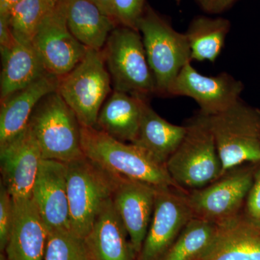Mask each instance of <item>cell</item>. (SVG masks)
Here are the masks:
<instances>
[{"mask_svg": "<svg viewBox=\"0 0 260 260\" xmlns=\"http://www.w3.org/2000/svg\"><path fill=\"white\" fill-rule=\"evenodd\" d=\"M148 99L114 90L102 106L95 127L114 139L134 143Z\"/></svg>", "mask_w": 260, "mask_h": 260, "instance_id": "20", "label": "cell"}, {"mask_svg": "<svg viewBox=\"0 0 260 260\" xmlns=\"http://www.w3.org/2000/svg\"><path fill=\"white\" fill-rule=\"evenodd\" d=\"M42 159V150L28 125L14 138L0 145L1 182L13 199L31 196Z\"/></svg>", "mask_w": 260, "mask_h": 260, "instance_id": "13", "label": "cell"}, {"mask_svg": "<svg viewBox=\"0 0 260 260\" xmlns=\"http://www.w3.org/2000/svg\"><path fill=\"white\" fill-rule=\"evenodd\" d=\"M244 213L254 221L260 223V170L246 198Z\"/></svg>", "mask_w": 260, "mask_h": 260, "instance_id": "30", "label": "cell"}, {"mask_svg": "<svg viewBox=\"0 0 260 260\" xmlns=\"http://www.w3.org/2000/svg\"><path fill=\"white\" fill-rule=\"evenodd\" d=\"M43 159L68 164L83 158L80 125L74 112L64 99L54 92L38 104L29 120Z\"/></svg>", "mask_w": 260, "mask_h": 260, "instance_id": "5", "label": "cell"}, {"mask_svg": "<svg viewBox=\"0 0 260 260\" xmlns=\"http://www.w3.org/2000/svg\"><path fill=\"white\" fill-rule=\"evenodd\" d=\"M189 190L158 189L151 221L138 260H162L188 222L194 217Z\"/></svg>", "mask_w": 260, "mask_h": 260, "instance_id": "10", "label": "cell"}, {"mask_svg": "<svg viewBox=\"0 0 260 260\" xmlns=\"http://www.w3.org/2000/svg\"><path fill=\"white\" fill-rule=\"evenodd\" d=\"M1 102L48 73L42 58L30 41L20 40L16 38L12 47L1 51Z\"/></svg>", "mask_w": 260, "mask_h": 260, "instance_id": "21", "label": "cell"}, {"mask_svg": "<svg viewBox=\"0 0 260 260\" xmlns=\"http://www.w3.org/2000/svg\"><path fill=\"white\" fill-rule=\"evenodd\" d=\"M59 78L47 73L26 88L1 102L0 145L14 138L28 126L38 104L46 95L57 91Z\"/></svg>", "mask_w": 260, "mask_h": 260, "instance_id": "18", "label": "cell"}, {"mask_svg": "<svg viewBox=\"0 0 260 260\" xmlns=\"http://www.w3.org/2000/svg\"><path fill=\"white\" fill-rule=\"evenodd\" d=\"M156 87V95L169 97V90L181 70L191 62V51L185 32L146 5L137 25Z\"/></svg>", "mask_w": 260, "mask_h": 260, "instance_id": "3", "label": "cell"}, {"mask_svg": "<svg viewBox=\"0 0 260 260\" xmlns=\"http://www.w3.org/2000/svg\"><path fill=\"white\" fill-rule=\"evenodd\" d=\"M202 9L211 14H219L229 9L237 0H195Z\"/></svg>", "mask_w": 260, "mask_h": 260, "instance_id": "31", "label": "cell"}, {"mask_svg": "<svg viewBox=\"0 0 260 260\" xmlns=\"http://www.w3.org/2000/svg\"><path fill=\"white\" fill-rule=\"evenodd\" d=\"M243 166L231 169L209 185L189 191L188 201L195 218L220 225L242 213L256 176Z\"/></svg>", "mask_w": 260, "mask_h": 260, "instance_id": "9", "label": "cell"}, {"mask_svg": "<svg viewBox=\"0 0 260 260\" xmlns=\"http://www.w3.org/2000/svg\"><path fill=\"white\" fill-rule=\"evenodd\" d=\"M119 25L137 29L138 20L144 12L145 0H114Z\"/></svg>", "mask_w": 260, "mask_h": 260, "instance_id": "29", "label": "cell"}, {"mask_svg": "<svg viewBox=\"0 0 260 260\" xmlns=\"http://www.w3.org/2000/svg\"><path fill=\"white\" fill-rule=\"evenodd\" d=\"M80 140L84 155L113 174L158 189L186 190L174 181L165 166L137 145L114 139L96 127L82 126Z\"/></svg>", "mask_w": 260, "mask_h": 260, "instance_id": "1", "label": "cell"}, {"mask_svg": "<svg viewBox=\"0 0 260 260\" xmlns=\"http://www.w3.org/2000/svg\"><path fill=\"white\" fill-rule=\"evenodd\" d=\"M14 220V203L9 191L0 186V249L5 251L9 241Z\"/></svg>", "mask_w": 260, "mask_h": 260, "instance_id": "28", "label": "cell"}, {"mask_svg": "<svg viewBox=\"0 0 260 260\" xmlns=\"http://www.w3.org/2000/svg\"><path fill=\"white\" fill-rule=\"evenodd\" d=\"M20 1L21 0H0V16L9 18L12 10Z\"/></svg>", "mask_w": 260, "mask_h": 260, "instance_id": "34", "label": "cell"}, {"mask_svg": "<svg viewBox=\"0 0 260 260\" xmlns=\"http://www.w3.org/2000/svg\"><path fill=\"white\" fill-rule=\"evenodd\" d=\"M111 85L102 51L88 48L74 69L59 78L57 93L74 112L80 125L95 127L101 109L111 93Z\"/></svg>", "mask_w": 260, "mask_h": 260, "instance_id": "8", "label": "cell"}, {"mask_svg": "<svg viewBox=\"0 0 260 260\" xmlns=\"http://www.w3.org/2000/svg\"><path fill=\"white\" fill-rule=\"evenodd\" d=\"M31 198L49 232L70 230L68 168L65 162L42 159Z\"/></svg>", "mask_w": 260, "mask_h": 260, "instance_id": "14", "label": "cell"}, {"mask_svg": "<svg viewBox=\"0 0 260 260\" xmlns=\"http://www.w3.org/2000/svg\"><path fill=\"white\" fill-rule=\"evenodd\" d=\"M67 23L70 32L88 49L102 51L116 27L113 19L91 0H64Z\"/></svg>", "mask_w": 260, "mask_h": 260, "instance_id": "22", "label": "cell"}, {"mask_svg": "<svg viewBox=\"0 0 260 260\" xmlns=\"http://www.w3.org/2000/svg\"><path fill=\"white\" fill-rule=\"evenodd\" d=\"M218 232L217 224L193 217L162 260H203Z\"/></svg>", "mask_w": 260, "mask_h": 260, "instance_id": "25", "label": "cell"}, {"mask_svg": "<svg viewBox=\"0 0 260 260\" xmlns=\"http://www.w3.org/2000/svg\"><path fill=\"white\" fill-rule=\"evenodd\" d=\"M16 41L8 18L0 16V51H4L12 47Z\"/></svg>", "mask_w": 260, "mask_h": 260, "instance_id": "32", "label": "cell"}, {"mask_svg": "<svg viewBox=\"0 0 260 260\" xmlns=\"http://www.w3.org/2000/svg\"><path fill=\"white\" fill-rule=\"evenodd\" d=\"M223 175L246 162H260V111L242 99L223 112L208 116Z\"/></svg>", "mask_w": 260, "mask_h": 260, "instance_id": "6", "label": "cell"}, {"mask_svg": "<svg viewBox=\"0 0 260 260\" xmlns=\"http://www.w3.org/2000/svg\"><path fill=\"white\" fill-rule=\"evenodd\" d=\"M186 126L172 124L157 114L149 103L145 106L139 133L133 144L143 148L158 164L165 166L179 148Z\"/></svg>", "mask_w": 260, "mask_h": 260, "instance_id": "23", "label": "cell"}, {"mask_svg": "<svg viewBox=\"0 0 260 260\" xmlns=\"http://www.w3.org/2000/svg\"><path fill=\"white\" fill-rule=\"evenodd\" d=\"M84 239L90 260H138L112 198L103 205Z\"/></svg>", "mask_w": 260, "mask_h": 260, "instance_id": "17", "label": "cell"}, {"mask_svg": "<svg viewBox=\"0 0 260 260\" xmlns=\"http://www.w3.org/2000/svg\"><path fill=\"white\" fill-rule=\"evenodd\" d=\"M91 1H93L99 7V9L102 10L104 14L113 19L118 24L117 20H116L114 0H91Z\"/></svg>", "mask_w": 260, "mask_h": 260, "instance_id": "33", "label": "cell"}, {"mask_svg": "<svg viewBox=\"0 0 260 260\" xmlns=\"http://www.w3.org/2000/svg\"><path fill=\"white\" fill-rule=\"evenodd\" d=\"M244 85L227 73L206 76L191 62L181 70L173 83L169 97L186 96L193 99L200 112L212 116L223 112L241 99Z\"/></svg>", "mask_w": 260, "mask_h": 260, "instance_id": "12", "label": "cell"}, {"mask_svg": "<svg viewBox=\"0 0 260 260\" xmlns=\"http://www.w3.org/2000/svg\"><path fill=\"white\" fill-rule=\"evenodd\" d=\"M0 260H9L8 258L7 257L6 254H1L0 255Z\"/></svg>", "mask_w": 260, "mask_h": 260, "instance_id": "35", "label": "cell"}, {"mask_svg": "<svg viewBox=\"0 0 260 260\" xmlns=\"http://www.w3.org/2000/svg\"><path fill=\"white\" fill-rule=\"evenodd\" d=\"M43 260H90L85 239L70 230L49 232Z\"/></svg>", "mask_w": 260, "mask_h": 260, "instance_id": "27", "label": "cell"}, {"mask_svg": "<svg viewBox=\"0 0 260 260\" xmlns=\"http://www.w3.org/2000/svg\"><path fill=\"white\" fill-rule=\"evenodd\" d=\"M14 220L5 254L9 260H43L49 230L31 196L13 199Z\"/></svg>", "mask_w": 260, "mask_h": 260, "instance_id": "16", "label": "cell"}, {"mask_svg": "<svg viewBox=\"0 0 260 260\" xmlns=\"http://www.w3.org/2000/svg\"><path fill=\"white\" fill-rule=\"evenodd\" d=\"M32 42L47 73L59 78L74 69L88 49L68 28L64 0H58L38 28Z\"/></svg>", "mask_w": 260, "mask_h": 260, "instance_id": "11", "label": "cell"}, {"mask_svg": "<svg viewBox=\"0 0 260 260\" xmlns=\"http://www.w3.org/2000/svg\"><path fill=\"white\" fill-rule=\"evenodd\" d=\"M66 164L70 231L85 239L103 205L112 198L120 177L85 156Z\"/></svg>", "mask_w": 260, "mask_h": 260, "instance_id": "7", "label": "cell"}, {"mask_svg": "<svg viewBox=\"0 0 260 260\" xmlns=\"http://www.w3.org/2000/svg\"><path fill=\"white\" fill-rule=\"evenodd\" d=\"M58 0H21L9 15V23L15 38L30 41L43 20Z\"/></svg>", "mask_w": 260, "mask_h": 260, "instance_id": "26", "label": "cell"}, {"mask_svg": "<svg viewBox=\"0 0 260 260\" xmlns=\"http://www.w3.org/2000/svg\"><path fill=\"white\" fill-rule=\"evenodd\" d=\"M203 260H260V223L242 211L218 225L216 239Z\"/></svg>", "mask_w": 260, "mask_h": 260, "instance_id": "19", "label": "cell"}, {"mask_svg": "<svg viewBox=\"0 0 260 260\" xmlns=\"http://www.w3.org/2000/svg\"><path fill=\"white\" fill-rule=\"evenodd\" d=\"M158 188L119 177L112 199L124 223L137 256L139 254L153 216Z\"/></svg>", "mask_w": 260, "mask_h": 260, "instance_id": "15", "label": "cell"}, {"mask_svg": "<svg viewBox=\"0 0 260 260\" xmlns=\"http://www.w3.org/2000/svg\"><path fill=\"white\" fill-rule=\"evenodd\" d=\"M102 51L114 90L148 100L156 94L153 73L138 30L116 27Z\"/></svg>", "mask_w": 260, "mask_h": 260, "instance_id": "4", "label": "cell"}, {"mask_svg": "<svg viewBox=\"0 0 260 260\" xmlns=\"http://www.w3.org/2000/svg\"><path fill=\"white\" fill-rule=\"evenodd\" d=\"M185 125V137L166 168L178 185L191 191L216 181L223 175V166L208 116L199 111Z\"/></svg>", "mask_w": 260, "mask_h": 260, "instance_id": "2", "label": "cell"}, {"mask_svg": "<svg viewBox=\"0 0 260 260\" xmlns=\"http://www.w3.org/2000/svg\"><path fill=\"white\" fill-rule=\"evenodd\" d=\"M175 1H177V2H180V1H181V0H175Z\"/></svg>", "mask_w": 260, "mask_h": 260, "instance_id": "36", "label": "cell"}, {"mask_svg": "<svg viewBox=\"0 0 260 260\" xmlns=\"http://www.w3.org/2000/svg\"><path fill=\"white\" fill-rule=\"evenodd\" d=\"M230 29L231 23L227 19L205 16L193 19L185 32L191 61L215 62L223 51Z\"/></svg>", "mask_w": 260, "mask_h": 260, "instance_id": "24", "label": "cell"}]
</instances>
